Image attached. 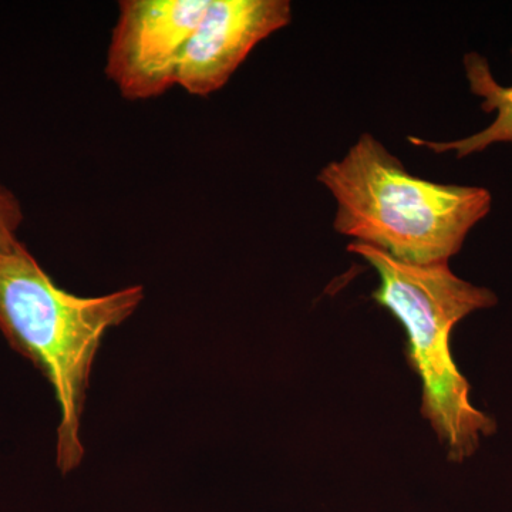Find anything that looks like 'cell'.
<instances>
[{
    "label": "cell",
    "mask_w": 512,
    "mask_h": 512,
    "mask_svg": "<svg viewBox=\"0 0 512 512\" xmlns=\"http://www.w3.org/2000/svg\"><path fill=\"white\" fill-rule=\"evenodd\" d=\"M143 299L140 285L92 298L74 295L57 286L22 242L0 252V330L52 384L60 412L56 461L63 474L83 460L80 427L97 350Z\"/></svg>",
    "instance_id": "1"
},
{
    "label": "cell",
    "mask_w": 512,
    "mask_h": 512,
    "mask_svg": "<svg viewBox=\"0 0 512 512\" xmlns=\"http://www.w3.org/2000/svg\"><path fill=\"white\" fill-rule=\"evenodd\" d=\"M318 181L335 198L338 234L404 264H448L493 207V195L483 187L433 183L410 174L369 133L340 160L325 165Z\"/></svg>",
    "instance_id": "2"
},
{
    "label": "cell",
    "mask_w": 512,
    "mask_h": 512,
    "mask_svg": "<svg viewBox=\"0 0 512 512\" xmlns=\"http://www.w3.org/2000/svg\"><path fill=\"white\" fill-rule=\"evenodd\" d=\"M348 249L375 269L379 286L372 298L406 332L407 360L421 382V416L448 460L463 463L476 454L483 437L493 436L497 423L471 403L470 384L451 356V332L471 313L497 305V296L464 281L448 264H404L359 242Z\"/></svg>",
    "instance_id": "3"
},
{
    "label": "cell",
    "mask_w": 512,
    "mask_h": 512,
    "mask_svg": "<svg viewBox=\"0 0 512 512\" xmlns=\"http://www.w3.org/2000/svg\"><path fill=\"white\" fill-rule=\"evenodd\" d=\"M208 0H124L107 50L106 76L127 100L177 86L185 49Z\"/></svg>",
    "instance_id": "4"
},
{
    "label": "cell",
    "mask_w": 512,
    "mask_h": 512,
    "mask_svg": "<svg viewBox=\"0 0 512 512\" xmlns=\"http://www.w3.org/2000/svg\"><path fill=\"white\" fill-rule=\"evenodd\" d=\"M292 20L288 0H208L177 73L194 96L218 92L262 40Z\"/></svg>",
    "instance_id": "5"
},
{
    "label": "cell",
    "mask_w": 512,
    "mask_h": 512,
    "mask_svg": "<svg viewBox=\"0 0 512 512\" xmlns=\"http://www.w3.org/2000/svg\"><path fill=\"white\" fill-rule=\"evenodd\" d=\"M463 64L471 93L483 100L481 109L495 113L493 123L473 136L446 143L409 137L413 146L427 148L434 154L453 153L457 158H466L495 144H512V86L498 83L488 60L476 52L467 53Z\"/></svg>",
    "instance_id": "6"
},
{
    "label": "cell",
    "mask_w": 512,
    "mask_h": 512,
    "mask_svg": "<svg viewBox=\"0 0 512 512\" xmlns=\"http://www.w3.org/2000/svg\"><path fill=\"white\" fill-rule=\"evenodd\" d=\"M23 220L25 215L19 198L0 183V252L19 242L18 231Z\"/></svg>",
    "instance_id": "7"
}]
</instances>
